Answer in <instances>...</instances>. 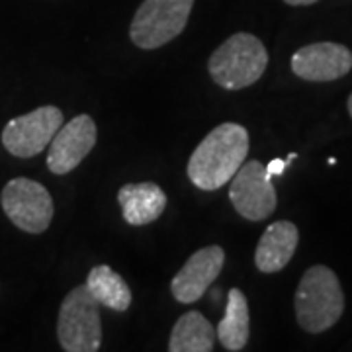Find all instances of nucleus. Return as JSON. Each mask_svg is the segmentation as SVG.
<instances>
[{
    "mask_svg": "<svg viewBox=\"0 0 352 352\" xmlns=\"http://www.w3.org/2000/svg\"><path fill=\"white\" fill-rule=\"evenodd\" d=\"M249 155V131L239 124H221L194 149L188 161L190 182L200 190L223 188Z\"/></svg>",
    "mask_w": 352,
    "mask_h": 352,
    "instance_id": "f257e3e1",
    "label": "nucleus"
},
{
    "mask_svg": "<svg viewBox=\"0 0 352 352\" xmlns=\"http://www.w3.org/2000/svg\"><path fill=\"white\" fill-rule=\"evenodd\" d=\"M296 319L307 333H323L340 319L344 311V294L337 274L323 264L305 270L296 289Z\"/></svg>",
    "mask_w": 352,
    "mask_h": 352,
    "instance_id": "f03ea898",
    "label": "nucleus"
},
{
    "mask_svg": "<svg viewBox=\"0 0 352 352\" xmlns=\"http://www.w3.org/2000/svg\"><path fill=\"white\" fill-rule=\"evenodd\" d=\"M268 51L256 36L239 32L212 53L208 71L215 85L226 90H241L254 85L266 71Z\"/></svg>",
    "mask_w": 352,
    "mask_h": 352,
    "instance_id": "7ed1b4c3",
    "label": "nucleus"
},
{
    "mask_svg": "<svg viewBox=\"0 0 352 352\" xmlns=\"http://www.w3.org/2000/svg\"><path fill=\"white\" fill-rule=\"evenodd\" d=\"M57 339L67 352H96L100 349V311L87 284L76 286L65 296L57 319Z\"/></svg>",
    "mask_w": 352,
    "mask_h": 352,
    "instance_id": "20e7f679",
    "label": "nucleus"
},
{
    "mask_svg": "<svg viewBox=\"0 0 352 352\" xmlns=\"http://www.w3.org/2000/svg\"><path fill=\"white\" fill-rule=\"evenodd\" d=\"M194 0H143L129 28L141 50H157L184 32Z\"/></svg>",
    "mask_w": 352,
    "mask_h": 352,
    "instance_id": "39448f33",
    "label": "nucleus"
},
{
    "mask_svg": "<svg viewBox=\"0 0 352 352\" xmlns=\"http://www.w3.org/2000/svg\"><path fill=\"white\" fill-rule=\"evenodd\" d=\"M0 204L14 226L32 235L43 233L51 226L55 212L47 188L25 176L12 178L2 188Z\"/></svg>",
    "mask_w": 352,
    "mask_h": 352,
    "instance_id": "423d86ee",
    "label": "nucleus"
},
{
    "mask_svg": "<svg viewBox=\"0 0 352 352\" xmlns=\"http://www.w3.org/2000/svg\"><path fill=\"white\" fill-rule=\"evenodd\" d=\"M63 126V112L57 106H41L10 120L2 129V145L12 157L30 159L43 151Z\"/></svg>",
    "mask_w": 352,
    "mask_h": 352,
    "instance_id": "0eeeda50",
    "label": "nucleus"
},
{
    "mask_svg": "<svg viewBox=\"0 0 352 352\" xmlns=\"http://www.w3.org/2000/svg\"><path fill=\"white\" fill-rule=\"evenodd\" d=\"M229 200L237 214L251 221H263L276 210V190L272 178H268L264 164L249 161L241 164L239 170L231 178Z\"/></svg>",
    "mask_w": 352,
    "mask_h": 352,
    "instance_id": "6e6552de",
    "label": "nucleus"
},
{
    "mask_svg": "<svg viewBox=\"0 0 352 352\" xmlns=\"http://www.w3.org/2000/svg\"><path fill=\"white\" fill-rule=\"evenodd\" d=\"M96 135V124L90 116L80 113L73 118L67 126L59 127L55 138L51 139L47 168L53 175H67L75 170L88 153L94 149Z\"/></svg>",
    "mask_w": 352,
    "mask_h": 352,
    "instance_id": "1a4fd4ad",
    "label": "nucleus"
},
{
    "mask_svg": "<svg viewBox=\"0 0 352 352\" xmlns=\"http://www.w3.org/2000/svg\"><path fill=\"white\" fill-rule=\"evenodd\" d=\"M223 264H226V251L219 245H210L194 252L170 282V292L176 302H198L221 274Z\"/></svg>",
    "mask_w": 352,
    "mask_h": 352,
    "instance_id": "9d476101",
    "label": "nucleus"
},
{
    "mask_svg": "<svg viewBox=\"0 0 352 352\" xmlns=\"http://www.w3.org/2000/svg\"><path fill=\"white\" fill-rule=\"evenodd\" d=\"M352 69V53L340 43L321 41L309 43L294 53L292 71L294 75L311 82H327L349 75Z\"/></svg>",
    "mask_w": 352,
    "mask_h": 352,
    "instance_id": "9b49d317",
    "label": "nucleus"
},
{
    "mask_svg": "<svg viewBox=\"0 0 352 352\" xmlns=\"http://www.w3.org/2000/svg\"><path fill=\"white\" fill-rule=\"evenodd\" d=\"M300 243V231L292 221H274L266 227L256 245L254 264L264 274L282 270L292 261Z\"/></svg>",
    "mask_w": 352,
    "mask_h": 352,
    "instance_id": "f8f14e48",
    "label": "nucleus"
},
{
    "mask_svg": "<svg viewBox=\"0 0 352 352\" xmlns=\"http://www.w3.org/2000/svg\"><path fill=\"white\" fill-rule=\"evenodd\" d=\"M122 214L129 226H147L163 215L166 208V194L153 182L126 184L118 192Z\"/></svg>",
    "mask_w": 352,
    "mask_h": 352,
    "instance_id": "ddd939ff",
    "label": "nucleus"
},
{
    "mask_svg": "<svg viewBox=\"0 0 352 352\" xmlns=\"http://www.w3.org/2000/svg\"><path fill=\"white\" fill-rule=\"evenodd\" d=\"M223 349L231 352L243 351L251 335V315L245 294L239 288H231L227 294L226 315L215 329Z\"/></svg>",
    "mask_w": 352,
    "mask_h": 352,
    "instance_id": "4468645a",
    "label": "nucleus"
},
{
    "mask_svg": "<svg viewBox=\"0 0 352 352\" xmlns=\"http://www.w3.org/2000/svg\"><path fill=\"white\" fill-rule=\"evenodd\" d=\"M215 329L200 314L190 311L176 321L170 333L168 351L170 352H212L214 351Z\"/></svg>",
    "mask_w": 352,
    "mask_h": 352,
    "instance_id": "2eb2a0df",
    "label": "nucleus"
},
{
    "mask_svg": "<svg viewBox=\"0 0 352 352\" xmlns=\"http://www.w3.org/2000/svg\"><path fill=\"white\" fill-rule=\"evenodd\" d=\"M87 288L96 302L112 311L124 314L131 305V292L126 280L113 272L108 264H98L88 272Z\"/></svg>",
    "mask_w": 352,
    "mask_h": 352,
    "instance_id": "dca6fc26",
    "label": "nucleus"
},
{
    "mask_svg": "<svg viewBox=\"0 0 352 352\" xmlns=\"http://www.w3.org/2000/svg\"><path fill=\"white\" fill-rule=\"evenodd\" d=\"M289 164V161L286 159H274V161H270L268 163V166H264L266 168V175H268V178H272V176H280L284 170H286V166Z\"/></svg>",
    "mask_w": 352,
    "mask_h": 352,
    "instance_id": "f3484780",
    "label": "nucleus"
},
{
    "mask_svg": "<svg viewBox=\"0 0 352 352\" xmlns=\"http://www.w3.org/2000/svg\"><path fill=\"white\" fill-rule=\"evenodd\" d=\"M289 6H309V4H315L317 0H284Z\"/></svg>",
    "mask_w": 352,
    "mask_h": 352,
    "instance_id": "a211bd4d",
    "label": "nucleus"
},
{
    "mask_svg": "<svg viewBox=\"0 0 352 352\" xmlns=\"http://www.w3.org/2000/svg\"><path fill=\"white\" fill-rule=\"evenodd\" d=\"M349 113H351V118H352V94L349 96Z\"/></svg>",
    "mask_w": 352,
    "mask_h": 352,
    "instance_id": "6ab92c4d",
    "label": "nucleus"
}]
</instances>
